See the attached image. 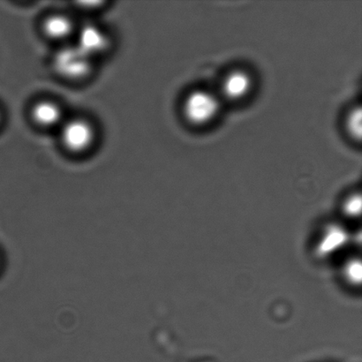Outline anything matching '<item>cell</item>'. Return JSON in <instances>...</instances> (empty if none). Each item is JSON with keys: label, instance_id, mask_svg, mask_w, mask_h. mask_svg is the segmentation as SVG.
Instances as JSON below:
<instances>
[{"label": "cell", "instance_id": "1", "mask_svg": "<svg viewBox=\"0 0 362 362\" xmlns=\"http://www.w3.org/2000/svg\"><path fill=\"white\" fill-rule=\"evenodd\" d=\"M55 72L66 79H84L93 69V59L76 45H66L57 51L52 59Z\"/></svg>", "mask_w": 362, "mask_h": 362}, {"label": "cell", "instance_id": "2", "mask_svg": "<svg viewBox=\"0 0 362 362\" xmlns=\"http://www.w3.org/2000/svg\"><path fill=\"white\" fill-rule=\"evenodd\" d=\"M59 129L62 144L71 153H84L95 141V127L83 118L65 119Z\"/></svg>", "mask_w": 362, "mask_h": 362}, {"label": "cell", "instance_id": "3", "mask_svg": "<svg viewBox=\"0 0 362 362\" xmlns=\"http://www.w3.org/2000/svg\"><path fill=\"white\" fill-rule=\"evenodd\" d=\"M219 101L214 94L206 90H197L187 95L183 105L184 115L188 122L204 125L218 115Z\"/></svg>", "mask_w": 362, "mask_h": 362}, {"label": "cell", "instance_id": "4", "mask_svg": "<svg viewBox=\"0 0 362 362\" xmlns=\"http://www.w3.org/2000/svg\"><path fill=\"white\" fill-rule=\"evenodd\" d=\"M76 45L81 51L94 59L107 49L109 39L102 28L93 24H87L78 32Z\"/></svg>", "mask_w": 362, "mask_h": 362}, {"label": "cell", "instance_id": "5", "mask_svg": "<svg viewBox=\"0 0 362 362\" xmlns=\"http://www.w3.org/2000/svg\"><path fill=\"white\" fill-rule=\"evenodd\" d=\"M31 118L38 127L52 129L62 125L65 122L62 106L52 100H42L31 109Z\"/></svg>", "mask_w": 362, "mask_h": 362}, {"label": "cell", "instance_id": "6", "mask_svg": "<svg viewBox=\"0 0 362 362\" xmlns=\"http://www.w3.org/2000/svg\"><path fill=\"white\" fill-rule=\"evenodd\" d=\"M42 30L46 37L55 41H64L74 32L73 21L63 13H53L42 23Z\"/></svg>", "mask_w": 362, "mask_h": 362}, {"label": "cell", "instance_id": "7", "mask_svg": "<svg viewBox=\"0 0 362 362\" xmlns=\"http://www.w3.org/2000/svg\"><path fill=\"white\" fill-rule=\"evenodd\" d=\"M251 85V78L247 73L243 71H234L223 81V94L230 99H239L248 93Z\"/></svg>", "mask_w": 362, "mask_h": 362}, {"label": "cell", "instance_id": "8", "mask_svg": "<svg viewBox=\"0 0 362 362\" xmlns=\"http://www.w3.org/2000/svg\"><path fill=\"white\" fill-rule=\"evenodd\" d=\"M349 129L351 134L360 138L361 134V109L354 110L349 118Z\"/></svg>", "mask_w": 362, "mask_h": 362}, {"label": "cell", "instance_id": "9", "mask_svg": "<svg viewBox=\"0 0 362 362\" xmlns=\"http://www.w3.org/2000/svg\"><path fill=\"white\" fill-rule=\"evenodd\" d=\"M2 122V112L0 111V124Z\"/></svg>", "mask_w": 362, "mask_h": 362}]
</instances>
